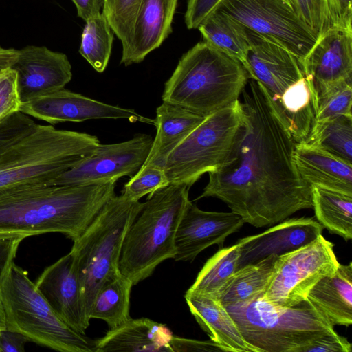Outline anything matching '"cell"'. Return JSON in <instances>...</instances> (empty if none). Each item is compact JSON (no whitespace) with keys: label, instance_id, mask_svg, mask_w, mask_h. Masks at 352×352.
<instances>
[{"label":"cell","instance_id":"45","mask_svg":"<svg viewBox=\"0 0 352 352\" xmlns=\"http://www.w3.org/2000/svg\"><path fill=\"white\" fill-rule=\"evenodd\" d=\"M74 3L78 16L87 21L102 12L104 0H72Z\"/></svg>","mask_w":352,"mask_h":352},{"label":"cell","instance_id":"38","mask_svg":"<svg viewBox=\"0 0 352 352\" xmlns=\"http://www.w3.org/2000/svg\"><path fill=\"white\" fill-rule=\"evenodd\" d=\"M36 125L29 116L20 111L0 122V154L32 132Z\"/></svg>","mask_w":352,"mask_h":352},{"label":"cell","instance_id":"3","mask_svg":"<svg viewBox=\"0 0 352 352\" xmlns=\"http://www.w3.org/2000/svg\"><path fill=\"white\" fill-rule=\"evenodd\" d=\"M249 79L240 61L203 41L181 57L162 99L207 117L239 100Z\"/></svg>","mask_w":352,"mask_h":352},{"label":"cell","instance_id":"24","mask_svg":"<svg viewBox=\"0 0 352 352\" xmlns=\"http://www.w3.org/2000/svg\"><path fill=\"white\" fill-rule=\"evenodd\" d=\"M184 107L163 102L156 109V135L143 164L164 168L170 153L206 118Z\"/></svg>","mask_w":352,"mask_h":352},{"label":"cell","instance_id":"39","mask_svg":"<svg viewBox=\"0 0 352 352\" xmlns=\"http://www.w3.org/2000/svg\"><path fill=\"white\" fill-rule=\"evenodd\" d=\"M325 3L329 28L352 31V0H325Z\"/></svg>","mask_w":352,"mask_h":352},{"label":"cell","instance_id":"22","mask_svg":"<svg viewBox=\"0 0 352 352\" xmlns=\"http://www.w3.org/2000/svg\"><path fill=\"white\" fill-rule=\"evenodd\" d=\"M173 334L166 324L149 318H131L124 324L109 329L95 340V352L167 351L173 352Z\"/></svg>","mask_w":352,"mask_h":352},{"label":"cell","instance_id":"29","mask_svg":"<svg viewBox=\"0 0 352 352\" xmlns=\"http://www.w3.org/2000/svg\"><path fill=\"white\" fill-rule=\"evenodd\" d=\"M131 281L119 273L98 290L94 300L89 318L107 322L109 329H115L129 320Z\"/></svg>","mask_w":352,"mask_h":352},{"label":"cell","instance_id":"34","mask_svg":"<svg viewBox=\"0 0 352 352\" xmlns=\"http://www.w3.org/2000/svg\"><path fill=\"white\" fill-rule=\"evenodd\" d=\"M352 81L329 89L317 100L315 123L340 116H352Z\"/></svg>","mask_w":352,"mask_h":352},{"label":"cell","instance_id":"44","mask_svg":"<svg viewBox=\"0 0 352 352\" xmlns=\"http://www.w3.org/2000/svg\"><path fill=\"white\" fill-rule=\"evenodd\" d=\"M29 340L14 331L5 329L0 331V351L22 352Z\"/></svg>","mask_w":352,"mask_h":352},{"label":"cell","instance_id":"33","mask_svg":"<svg viewBox=\"0 0 352 352\" xmlns=\"http://www.w3.org/2000/svg\"><path fill=\"white\" fill-rule=\"evenodd\" d=\"M141 0H104L102 13L121 41L122 52L129 46L135 15Z\"/></svg>","mask_w":352,"mask_h":352},{"label":"cell","instance_id":"15","mask_svg":"<svg viewBox=\"0 0 352 352\" xmlns=\"http://www.w3.org/2000/svg\"><path fill=\"white\" fill-rule=\"evenodd\" d=\"M301 65L316 104L329 89L352 81V31L328 28L317 38Z\"/></svg>","mask_w":352,"mask_h":352},{"label":"cell","instance_id":"27","mask_svg":"<svg viewBox=\"0 0 352 352\" xmlns=\"http://www.w3.org/2000/svg\"><path fill=\"white\" fill-rule=\"evenodd\" d=\"M204 41L245 65L249 47L248 29L236 19L216 10L198 26Z\"/></svg>","mask_w":352,"mask_h":352},{"label":"cell","instance_id":"41","mask_svg":"<svg viewBox=\"0 0 352 352\" xmlns=\"http://www.w3.org/2000/svg\"><path fill=\"white\" fill-rule=\"evenodd\" d=\"M25 235L0 234V284L14 262L19 246Z\"/></svg>","mask_w":352,"mask_h":352},{"label":"cell","instance_id":"4","mask_svg":"<svg viewBox=\"0 0 352 352\" xmlns=\"http://www.w3.org/2000/svg\"><path fill=\"white\" fill-rule=\"evenodd\" d=\"M190 187L171 184L143 203L124 239L118 268L133 285L149 277L157 266L176 254L175 235Z\"/></svg>","mask_w":352,"mask_h":352},{"label":"cell","instance_id":"28","mask_svg":"<svg viewBox=\"0 0 352 352\" xmlns=\"http://www.w3.org/2000/svg\"><path fill=\"white\" fill-rule=\"evenodd\" d=\"M312 208L317 221L345 241L352 239V195L312 186Z\"/></svg>","mask_w":352,"mask_h":352},{"label":"cell","instance_id":"20","mask_svg":"<svg viewBox=\"0 0 352 352\" xmlns=\"http://www.w3.org/2000/svg\"><path fill=\"white\" fill-rule=\"evenodd\" d=\"M178 0H141L127 50L120 63L125 66L142 62L159 47L172 32Z\"/></svg>","mask_w":352,"mask_h":352},{"label":"cell","instance_id":"26","mask_svg":"<svg viewBox=\"0 0 352 352\" xmlns=\"http://www.w3.org/2000/svg\"><path fill=\"white\" fill-rule=\"evenodd\" d=\"M278 257L271 255L239 268L217 298L223 305H226L262 296L274 276Z\"/></svg>","mask_w":352,"mask_h":352},{"label":"cell","instance_id":"6","mask_svg":"<svg viewBox=\"0 0 352 352\" xmlns=\"http://www.w3.org/2000/svg\"><path fill=\"white\" fill-rule=\"evenodd\" d=\"M223 306L256 352H301L316 340L337 333L307 298L292 307L274 305L262 297Z\"/></svg>","mask_w":352,"mask_h":352},{"label":"cell","instance_id":"8","mask_svg":"<svg viewBox=\"0 0 352 352\" xmlns=\"http://www.w3.org/2000/svg\"><path fill=\"white\" fill-rule=\"evenodd\" d=\"M7 329L62 352H95V341L65 323L14 262L0 284Z\"/></svg>","mask_w":352,"mask_h":352},{"label":"cell","instance_id":"21","mask_svg":"<svg viewBox=\"0 0 352 352\" xmlns=\"http://www.w3.org/2000/svg\"><path fill=\"white\" fill-rule=\"evenodd\" d=\"M294 160L297 170L309 186L352 195V164L314 146L296 143Z\"/></svg>","mask_w":352,"mask_h":352},{"label":"cell","instance_id":"30","mask_svg":"<svg viewBox=\"0 0 352 352\" xmlns=\"http://www.w3.org/2000/svg\"><path fill=\"white\" fill-rule=\"evenodd\" d=\"M240 250L238 243L221 248L204 264L186 292L214 298L218 296L237 270Z\"/></svg>","mask_w":352,"mask_h":352},{"label":"cell","instance_id":"40","mask_svg":"<svg viewBox=\"0 0 352 352\" xmlns=\"http://www.w3.org/2000/svg\"><path fill=\"white\" fill-rule=\"evenodd\" d=\"M223 0H188L184 16L188 29H197L200 23L214 12Z\"/></svg>","mask_w":352,"mask_h":352},{"label":"cell","instance_id":"23","mask_svg":"<svg viewBox=\"0 0 352 352\" xmlns=\"http://www.w3.org/2000/svg\"><path fill=\"white\" fill-rule=\"evenodd\" d=\"M185 299L198 324L224 351L256 352L217 298L186 292Z\"/></svg>","mask_w":352,"mask_h":352},{"label":"cell","instance_id":"9","mask_svg":"<svg viewBox=\"0 0 352 352\" xmlns=\"http://www.w3.org/2000/svg\"><path fill=\"white\" fill-rule=\"evenodd\" d=\"M241 102L207 116L168 155L164 170L168 185L191 187L227 159L242 122Z\"/></svg>","mask_w":352,"mask_h":352},{"label":"cell","instance_id":"48","mask_svg":"<svg viewBox=\"0 0 352 352\" xmlns=\"http://www.w3.org/2000/svg\"><path fill=\"white\" fill-rule=\"evenodd\" d=\"M284 1H286L288 4H289L294 9V0H284Z\"/></svg>","mask_w":352,"mask_h":352},{"label":"cell","instance_id":"13","mask_svg":"<svg viewBox=\"0 0 352 352\" xmlns=\"http://www.w3.org/2000/svg\"><path fill=\"white\" fill-rule=\"evenodd\" d=\"M19 111L51 124L96 119H126L155 126V119L133 109L96 100L65 88L22 102Z\"/></svg>","mask_w":352,"mask_h":352},{"label":"cell","instance_id":"35","mask_svg":"<svg viewBox=\"0 0 352 352\" xmlns=\"http://www.w3.org/2000/svg\"><path fill=\"white\" fill-rule=\"evenodd\" d=\"M168 185L164 168L143 165L124 184L121 195L129 200L138 201Z\"/></svg>","mask_w":352,"mask_h":352},{"label":"cell","instance_id":"18","mask_svg":"<svg viewBox=\"0 0 352 352\" xmlns=\"http://www.w3.org/2000/svg\"><path fill=\"white\" fill-rule=\"evenodd\" d=\"M12 68L16 72L21 102L63 89L72 78L66 54L45 46L28 45L19 50Z\"/></svg>","mask_w":352,"mask_h":352},{"label":"cell","instance_id":"10","mask_svg":"<svg viewBox=\"0 0 352 352\" xmlns=\"http://www.w3.org/2000/svg\"><path fill=\"white\" fill-rule=\"evenodd\" d=\"M217 10L286 49L300 63L318 38L284 0H223Z\"/></svg>","mask_w":352,"mask_h":352},{"label":"cell","instance_id":"25","mask_svg":"<svg viewBox=\"0 0 352 352\" xmlns=\"http://www.w3.org/2000/svg\"><path fill=\"white\" fill-rule=\"evenodd\" d=\"M307 298L333 325L352 323V263H339L336 272L318 281Z\"/></svg>","mask_w":352,"mask_h":352},{"label":"cell","instance_id":"32","mask_svg":"<svg viewBox=\"0 0 352 352\" xmlns=\"http://www.w3.org/2000/svg\"><path fill=\"white\" fill-rule=\"evenodd\" d=\"M85 22L79 52L96 72L101 73L109 60L113 32L102 12Z\"/></svg>","mask_w":352,"mask_h":352},{"label":"cell","instance_id":"42","mask_svg":"<svg viewBox=\"0 0 352 352\" xmlns=\"http://www.w3.org/2000/svg\"><path fill=\"white\" fill-rule=\"evenodd\" d=\"M351 349L352 344L348 340L336 333L316 340L301 352H351Z\"/></svg>","mask_w":352,"mask_h":352},{"label":"cell","instance_id":"37","mask_svg":"<svg viewBox=\"0 0 352 352\" xmlns=\"http://www.w3.org/2000/svg\"><path fill=\"white\" fill-rule=\"evenodd\" d=\"M21 103L16 72L12 67L0 71V122L19 112Z\"/></svg>","mask_w":352,"mask_h":352},{"label":"cell","instance_id":"5","mask_svg":"<svg viewBox=\"0 0 352 352\" xmlns=\"http://www.w3.org/2000/svg\"><path fill=\"white\" fill-rule=\"evenodd\" d=\"M100 144L89 133L37 124L0 154V193L45 183L93 154Z\"/></svg>","mask_w":352,"mask_h":352},{"label":"cell","instance_id":"11","mask_svg":"<svg viewBox=\"0 0 352 352\" xmlns=\"http://www.w3.org/2000/svg\"><path fill=\"white\" fill-rule=\"evenodd\" d=\"M333 246L320 234L311 243L278 256L274 276L261 297L280 307H292L306 299L318 281L337 270L340 263Z\"/></svg>","mask_w":352,"mask_h":352},{"label":"cell","instance_id":"43","mask_svg":"<svg viewBox=\"0 0 352 352\" xmlns=\"http://www.w3.org/2000/svg\"><path fill=\"white\" fill-rule=\"evenodd\" d=\"M170 346L173 352L184 351H224L217 343L210 340L200 341L193 339L172 336Z\"/></svg>","mask_w":352,"mask_h":352},{"label":"cell","instance_id":"12","mask_svg":"<svg viewBox=\"0 0 352 352\" xmlns=\"http://www.w3.org/2000/svg\"><path fill=\"white\" fill-rule=\"evenodd\" d=\"M153 138L139 133L115 144H100L95 152L45 182L49 185H84L118 181L133 176L144 164Z\"/></svg>","mask_w":352,"mask_h":352},{"label":"cell","instance_id":"2","mask_svg":"<svg viewBox=\"0 0 352 352\" xmlns=\"http://www.w3.org/2000/svg\"><path fill=\"white\" fill-rule=\"evenodd\" d=\"M116 181L28 185L0 193V234L58 232L76 240L116 195Z\"/></svg>","mask_w":352,"mask_h":352},{"label":"cell","instance_id":"47","mask_svg":"<svg viewBox=\"0 0 352 352\" xmlns=\"http://www.w3.org/2000/svg\"><path fill=\"white\" fill-rule=\"evenodd\" d=\"M7 329L6 316L4 309L2 304V300L0 295V331Z\"/></svg>","mask_w":352,"mask_h":352},{"label":"cell","instance_id":"1","mask_svg":"<svg viewBox=\"0 0 352 352\" xmlns=\"http://www.w3.org/2000/svg\"><path fill=\"white\" fill-rule=\"evenodd\" d=\"M242 94V122L234 145L226 161L208 173L197 199L217 198L245 223L263 228L312 208L311 187L296 167V142L258 83L251 79Z\"/></svg>","mask_w":352,"mask_h":352},{"label":"cell","instance_id":"31","mask_svg":"<svg viewBox=\"0 0 352 352\" xmlns=\"http://www.w3.org/2000/svg\"><path fill=\"white\" fill-rule=\"evenodd\" d=\"M302 142L352 164V116H340L315 123Z\"/></svg>","mask_w":352,"mask_h":352},{"label":"cell","instance_id":"19","mask_svg":"<svg viewBox=\"0 0 352 352\" xmlns=\"http://www.w3.org/2000/svg\"><path fill=\"white\" fill-rule=\"evenodd\" d=\"M323 227L314 218L286 219L268 230L240 239L238 268L257 263L271 255L280 256L315 241Z\"/></svg>","mask_w":352,"mask_h":352},{"label":"cell","instance_id":"46","mask_svg":"<svg viewBox=\"0 0 352 352\" xmlns=\"http://www.w3.org/2000/svg\"><path fill=\"white\" fill-rule=\"evenodd\" d=\"M19 50L0 46V71L12 67L18 58Z\"/></svg>","mask_w":352,"mask_h":352},{"label":"cell","instance_id":"7","mask_svg":"<svg viewBox=\"0 0 352 352\" xmlns=\"http://www.w3.org/2000/svg\"><path fill=\"white\" fill-rule=\"evenodd\" d=\"M143 203L115 195L72 248L78 265L84 311L89 313L98 290L120 272L119 260L126 232Z\"/></svg>","mask_w":352,"mask_h":352},{"label":"cell","instance_id":"16","mask_svg":"<svg viewBox=\"0 0 352 352\" xmlns=\"http://www.w3.org/2000/svg\"><path fill=\"white\" fill-rule=\"evenodd\" d=\"M244 223L242 218L232 211H204L189 199L177 229L173 259L192 261L212 245L223 248L226 239Z\"/></svg>","mask_w":352,"mask_h":352},{"label":"cell","instance_id":"14","mask_svg":"<svg viewBox=\"0 0 352 352\" xmlns=\"http://www.w3.org/2000/svg\"><path fill=\"white\" fill-rule=\"evenodd\" d=\"M248 34L249 47L244 67L250 79L259 85L269 106L273 107L305 76L302 65L283 47L249 29Z\"/></svg>","mask_w":352,"mask_h":352},{"label":"cell","instance_id":"36","mask_svg":"<svg viewBox=\"0 0 352 352\" xmlns=\"http://www.w3.org/2000/svg\"><path fill=\"white\" fill-rule=\"evenodd\" d=\"M294 10L318 38L329 28L325 0H294Z\"/></svg>","mask_w":352,"mask_h":352},{"label":"cell","instance_id":"17","mask_svg":"<svg viewBox=\"0 0 352 352\" xmlns=\"http://www.w3.org/2000/svg\"><path fill=\"white\" fill-rule=\"evenodd\" d=\"M34 283L56 314L71 328L85 334L89 322L84 311L74 253L71 250L47 267Z\"/></svg>","mask_w":352,"mask_h":352}]
</instances>
